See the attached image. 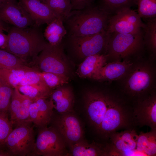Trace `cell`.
Here are the masks:
<instances>
[{
    "label": "cell",
    "instance_id": "1",
    "mask_svg": "<svg viewBox=\"0 0 156 156\" xmlns=\"http://www.w3.org/2000/svg\"><path fill=\"white\" fill-rule=\"evenodd\" d=\"M8 32V40L4 50L15 55L27 65L32 67L48 42L39 27L34 25L20 28L12 26Z\"/></svg>",
    "mask_w": 156,
    "mask_h": 156
},
{
    "label": "cell",
    "instance_id": "2",
    "mask_svg": "<svg viewBox=\"0 0 156 156\" xmlns=\"http://www.w3.org/2000/svg\"><path fill=\"white\" fill-rule=\"evenodd\" d=\"M110 16L93 5L72 10L63 21L66 35L87 36L106 30Z\"/></svg>",
    "mask_w": 156,
    "mask_h": 156
},
{
    "label": "cell",
    "instance_id": "3",
    "mask_svg": "<svg viewBox=\"0 0 156 156\" xmlns=\"http://www.w3.org/2000/svg\"><path fill=\"white\" fill-rule=\"evenodd\" d=\"M84 100L88 118L98 133L101 123L109 120L115 113V107L110 95L101 91L90 90L86 93Z\"/></svg>",
    "mask_w": 156,
    "mask_h": 156
},
{
    "label": "cell",
    "instance_id": "4",
    "mask_svg": "<svg viewBox=\"0 0 156 156\" xmlns=\"http://www.w3.org/2000/svg\"><path fill=\"white\" fill-rule=\"evenodd\" d=\"M144 43L142 30L135 34L113 33L109 34L105 51L108 57L119 59L136 53Z\"/></svg>",
    "mask_w": 156,
    "mask_h": 156
},
{
    "label": "cell",
    "instance_id": "5",
    "mask_svg": "<svg viewBox=\"0 0 156 156\" xmlns=\"http://www.w3.org/2000/svg\"><path fill=\"white\" fill-rule=\"evenodd\" d=\"M62 42L52 45L48 42L39 54L32 67L40 72H48L68 76L69 68Z\"/></svg>",
    "mask_w": 156,
    "mask_h": 156
},
{
    "label": "cell",
    "instance_id": "6",
    "mask_svg": "<svg viewBox=\"0 0 156 156\" xmlns=\"http://www.w3.org/2000/svg\"><path fill=\"white\" fill-rule=\"evenodd\" d=\"M38 129L31 156L67 155L66 144L54 127L47 126Z\"/></svg>",
    "mask_w": 156,
    "mask_h": 156
},
{
    "label": "cell",
    "instance_id": "7",
    "mask_svg": "<svg viewBox=\"0 0 156 156\" xmlns=\"http://www.w3.org/2000/svg\"><path fill=\"white\" fill-rule=\"evenodd\" d=\"M109 34L106 30L97 34L87 36L66 35L73 54L80 59L101 53L106 51Z\"/></svg>",
    "mask_w": 156,
    "mask_h": 156
},
{
    "label": "cell",
    "instance_id": "8",
    "mask_svg": "<svg viewBox=\"0 0 156 156\" xmlns=\"http://www.w3.org/2000/svg\"><path fill=\"white\" fill-rule=\"evenodd\" d=\"M31 123L26 122L16 127L5 140L4 145L12 156H31L35 142Z\"/></svg>",
    "mask_w": 156,
    "mask_h": 156
},
{
    "label": "cell",
    "instance_id": "9",
    "mask_svg": "<svg viewBox=\"0 0 156 156\" xmlns=\"http://www.w3.org/2000/svg\"><path fill=\"white\" fill-rule=\"evenodd\" d=\"M145 26L138 13L130 8L122 9L109 17L106 29L109 34H135Z\"/></svg>",
    "mask_w": 156,
    "mask_h": 156
},
{
    "label": "cell",
    "instance_id": "10",
    "mask_svg": "<svg viewBox=\"0 0 156 156\" xmlns=\"http://www.w3.org/2000/svg\"><path fill=\"white\" fill-rule=\"evenodd\" d=\"M53 126L69 146L83 139L84 132L80 121L73 112L59 114Z\"/></svg>",
    "mask_w": 156,
    "mask_h": 156
},
{
    "label": "cell",
    "instance_id": "11",
    "mask_svg": "<svg viewBox=\"0 0 156 156\" xmlns=\"http://www.w3.org/2000/svg\"><path fill=\"white\" fill-rule=\"evenodd\" d=\"M110 136L107 144L109 156H136V148L138 135L130 128Z\"/></svg>",
    "mask_w": 156,
    "mask_h": 156
},
{
    "label": "cell",
    "instance_id": "12",
    "mask_svg": "<svg viewBox=\"0 0 156 156\" xmlns=\"http://www.w3.org/2000/svg\"><path fill=\"white\" fill-rule=\"evenodd\" d=\"M0 20L20 28L35 25L29 14L18 2L7 0L0 6Z\"/></svg>",
    "mask_w": 156,
    "mask_h": 156
},
{
    "label": "cell",
    "instance_id": "13",
    "mask_svg": "<svg viewBox=\"0 0 156 156\" xmlns=\"http://www.w3.org/2000/svg\"><path fill=\"white\" fill-rule=\"evenodd\" d=\"M130 73L126 79L125 87L129 93L141 95L150 89L153 83V73L146 66H138Z\"/></svg>",
    "mask_w": 156,
    "mask_h": 156
},
{
    "label": "cell",
    "instance_id": "14",
    "mask_svg": "<svg viewBox=\"0 0 156 156\" xmlns=\"http://www.w3.org/2000/svg\"><path fill=\"white\" fill-rule=\"evenodd\" d=\"M133 125L147 126L156 130V97L152 94L140 101L133 110Z\"/></svg>",
    "mask_w": 156,
    "mask_h": 156
},
{
    "label": "cell",
    "instance_id": "15",
    "mask_svg": "<svg viewBox=\"0 0 156 156\" xmlns=\"http://www.w3.org/2000/svg\"><path fill=\"white\" fill-rule=\"evenodd\" d=\"M49 96L37 100L30 106L29 122L38 128L47 127L52 121L54 107Z\"/></svg>",
    "mask_w": 156,
    "mask_h": 156
},
{
    "label": "cell",
    "instance_id": "16",
    "mask_svg": "<svg viewBox=\"0 0 156 156\" xmlns=\"http://www.w3.org/2000/svg\"><path fill=\"white\" fill-rule=\"evenodd\" d=\"M18 3L37 26L48 24L57 18L49 6L40 0H19Z\"/></svg>",
    "mask_w": 156,
    "mask_h": 156
},
{
    "label": "cell",
    "instance_id": "17",
    "mask_svg": "<svg viewBox=\"0 0 156 156\" xmlns=\"http://www.w3.org/2000/svg\"><path fill=\"white\" fill-rule=\"evenodd\" d=\"M133 63L130 60L115 62L106 64L98 69L90 78L99 81H111L122 77L128 73Z\"/></svg>",
    "mask_w": 156,
    "mask_h": 156
},
{
    "label": "cell",
    "instance_id": "18",
    "mask_svg": "<svg viewBox=\"0 0 156 156\" xmlns=\"http://www.w3.org/2000/svg\"><path fill=\"white\" fill-rule=\"evenodd\" d=\"M53 90L49 96L53 102L54 109L59 114L73 112L74 97L71 89L62 86Z\"/></svg>",
    "mask_w": 156,
    "mask_h": 156
},
{
    "label": "cell",
    "instance_id": "19",
    "mask_svg": "<svg viewBox=\"0 0 156 156\" xmlns=\"http://www.w3.org/2000/svg\"><path fill=\"white\" fill-rule=\"evenodd\" d=\"M107 55L98 54L85 58L79 65L76 73L82 78H90L92 74L99 68L106 64Z\"/></svg>",
    "mask_w": 156,
    "mask_h": 156
},
{
    "label": "cell",
    "instance_id": "20",
    "mask_svg": "<svg viewBox=\"0 0 156 156\" xmlns=\"http://www.w3.org/2000/svg\"><path fill=\"white\" fill-rule=\"evenodd\" d=\"M105 146L95 142L89 143L83 139L69 146L70 155L97 156H107Z\"/></svg>",
    "mask_w": 156,
    "mask_h": 156
},
{
    "label": "cell",
    "instance_id": "21",
    "mask_svg": "<svg viewBox=\"0 0 156 156\" xmlns=\"http://www.w3.org/2000/svg\"><path fill=\"white\" fill-rule=\"evenodd\" d=\"M136 151L137 156L156 155V130L138 135Z\"/></svg>",
    "mask_w": 156,
    "mask_h": 156
},
{
    "label": "cell",
    "instance_id": "22",
    "mask_svg": "<svg viewBox=\"0 0 156 156\" xmlns=\"http://www.w3.org/2000/svg\"><path fill=\"white\" fill-rule=\"evenodd\" d=\"M47 25L43 33L45 38L52 45H59L67 34L63 20L56 18Z\"/></svg>",
    "mask_w": 156,
    "mask_h": 156
},
{
    "label": "cell",
    "instance_id": "23",
    "mask_svg": "<svg viewBox=\"0 0 156 156\" xmlns=\"http://www.w3.org/2000/svg\"><path fill=\"white\" fill-rule=\"evenodd\" d=\"M0 68L24 70L34 69L27 65L15 55L2 49H0Z\"/></svg>",
    "mask_w": 156,
    "mask_h": 156
},
{
    "label": "cell",
    "instance_id": "24",
    "mask_svg": "<svg viewBox=\"0 0 156 156\" xmlns=\"http://www.w3.org/2000/svg\"><path fill=\"white\" fill-rule=\"evenodd\" d=\"M137 0H100L98 6L110 16L126 8H130L137 3Z\"/></svg>",
    "mask_w": 156,
    "mask_h": 156
},
{
    "label": "cell",
    "instance_id": "25",
    "mask_svg": "<svg viewBox=\"0 0 156 156\" xmlns=\"http://www.w3.org/2000/svg\"><path fill=\"white\" fill-rule=\"evenodd\" d=\"M16 87L21 93L33 101L41 98L49 96L52 90L47 85H26L18 86Z\"/></svg>",
    "mask_w": 156,
    "mask_h": 156
},
{
    "label": "cell",
    "instance_id": "26",
    "mask_svg": "<svg viewBox=\"0 0 156 156\" xmlns=\"http://www.w3.org/2000/svg\"><path fill=\"white\" fill-rule=\"evenodd\" d=\"M46 4L57 18L63 20L72 10L70 0H46Z\"/></svg>",
    "mask_w": 156,
    "mask_h": 156
},
{
    "label": "cell",
    "instance_id": "27",
    "mask_svg": "<svg viewBox=\"0 0 156 156\" xmlns=\"http://www.w3.org/2000/svg\"><path fill=\"white\" fill-rule=\"evenodd\" d=\"M146 20L147 23L143 29L144 43H146L153 54L155 55L156 51V18Z\"/></svg>",
    "mask_w": 156,
    "mask_h": 156
},
{
    "label": "cell",
    "instance_id": "28",
    "mask_svg": "<svg viewBox=\"0 0 156 156\" xmlns=\"http://www.w3.org/2000/svg\"><path fill=\"white\" fill-rule=\"evenodd\" d=\"M27 70L0 68V78L14 88L18 85Z\"/></svg>",
    "mask_w": 156,
    "mask_h": 156
},
{
    "label": "cell",
    "instance_id": "29",
    "mask_svg": "<svg viewBox=\"0 0 156 156\" xmlns=\"http://www.w3.org/2000/svg\"><path fill=\"white\" fill-rule=\"evenodd\" d=\"M40 74L48 87L53 90L68 83L69 77L66 75L42 72Z\"/></svg>",
    "mask_w": 156,
    "mask_h": 156
},
{
    "label": "cell",
    "instance_id": "30",
    "mask_svg": "<svg viewBox=\"0 0 156 156\" xmlns=\"http://www.w3.org/2000/svg\"><path fill=\"white\" fill-rule=\"evenodd\" d=\"M14 88L0 78V112L9 111Z\"/></svg>",
    "mask_w": 156,
    "mask_h": 156
},
{
    "label": "cell",
    "instance_id": "31",
    "mask_svg": "<svg viewBox=\"0 0 156 156\" xmlns=\"http://www.w3.org/2000/svg\"><path fill=\"white\" fill-rule=\"evenodd\" d=\"M138 14L146 19L156 18V0H137Z\"/></svg>",
    "mask_w": 156,
    "mask_h": 156
},
{
    "label": "cell",
    "instance_id": "32",
    "mask_svg": "<svg viewBox=\"0 0 156 156\" xmlns=\"http://www.w3.org/2000/svg\"><path fill=\"white\" fill-rule=\"evenodd\" d=\"M26 85H47L41 76L40 72L34 69L26 71L18 86Z\"/></svg>",
    "mask_w": 156,
    "mask_h": 156
},
{
    "label": "cell",
    "instance_id": "33",
    "mask_svg": "<svg viewBox=\"0 0 156 156\" xmlns=\"http://www.w3.org/2000/svg\"><path fill=\"white\" fill-rule=\"evenodd\" d=\"M20 92L16 87L14 88L11 97L9 111L10 119L13 125L15 124L21 108Z\"/></svg>",
    "mask_w": 156,
    "mask_h": 156
},
{
    "label": "cell",
    "instance_id": "34",
    "mask_svg": "<svg viewBox=\"0 0 156 156\" xmlns=\"http://www.w3.org/2000/svg\"><path fill=\"white\" fill-rule=\"evenodd\" d=\"M20 95L21 101V108L15 125L16 127L25 123H31L29 120V108L31 104L34 102L20 92Z\"/></svg>",
    "mask_w": 156,
    "mask_h": 156
},
{
    "label": "cell",
    "instance_id": "35",
    "mask_svg": "<svg viewBox=\"0 0 156 156\" xmlns=\"http://www.w3.org/2000/svg\"><path fill=\"white\" fill-rule=\"evenodd\" d=\"M12 126L7 114L0 112V147L4 145L5 140L13 130Z\"/></svg>",
    "mask_w": 156,
    "mask_h": 156
},
{
    "label": "cell",
    "instance_id": "36",
    "mask_svg": "<svg viewBox=\"0 0 156 156\" xmlns=\"http://www.w3.org/2000/svg\"><path fill=\"white\" fill-rule=\"evenodd\" d=\"M94 0H70L72 10H80L93 5Z\"/></svg>",
    "mask_w": 156,
    "mask_h": 156
},
{
    "label": "cell",
    "instance_id": "37",
    "mask_svg": "<svg viewBox=\"0 0 156 156\" xmlns=\"http://www.w3.org/2000/svg\"><path fill=\"white\" fill-rule=\"evenodd\" d=\"M8 38V34L0 31V49H5L7 44Z\"/></svg>",
    "mask_w": 156,
    "mask_h": 156
},
{
    "label": "cell",
    "instance_id": "38",
    "mask_svg": "<svg viewBox=\"0 0 156 156\" xmlns=\"http://www.w3.org/2000/svg\"><path fill=\"white\" fill-rule=\"evenodd\" d=\"M6 24L0 20V31H8L10 27H8Z\"/></svg>",
    "mask_w": 156,
    "mask_h": 156
},
{
    "label": "cell",
    "instance_id": "39",
    "mask_svg": "<svg viewBox=\"0 0 156 156\" xmlns=\"http://www.w3.org/2000/svg\"><path fill=\"white\" fill-rule=\"evenodd\" d=\"M12 156V155L8 150L5 151L0 149V156Z\"/></svg>",
    "mask_w": 156,
    "mask_h": 156
},
{
    "label": "cell",
    "instance_id": "40",
    "mask_svg": "<svg viewBox=\"0 0 156 156\" xmlns=\"http://www.w3.org/2000/svg\"><path fill=\"white\" fill-rule=\"evenodd\" d=\"M6 0L9 1L13 2V3H16L17 2L16 0Z\"/></svg>",
    "mask_w": 156,
    "mask_h": 156
},
{
    "label": "cell",
    "instance_id": "41",
    "mask_svg": "<svg viewBox=\"0 0 156 156\" xmlns=\"http://www.w3.org/2000/svg\"><path fill=\"white\" fill-rule=\"evenodd\" d=\"M40 1L44 3L46 0H40Z\"/></svg>",
    "mask_w": 156,
    "mask_h": 156
}]
</instances>
